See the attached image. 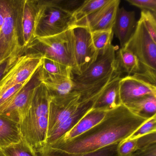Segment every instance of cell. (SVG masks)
Listing matches in <instances>:
<instances>
[{"label": "cell", "instance_id": "28", "mask_svg": "<svg viewBox=\"0 0 156 156\" xmlns=\"http://www.w3.org/2000/svg\"><path fill=\"white\" fill-rule=\"evenodd\" d=\"M119 143L112 144L94 152L79 156H119L117 150ZM38 155L39 156H60L51 152H45Z\"/></svg>", "mask_w": 156, "mask_h": 156}, {"label": "cell", "instance_id": "5", "mask_svg": "<svg viewBox=\"0 0 156 156\" xmlns=\"http://www.w3.org/2000/svg\"><path fill=\"white\" fill-rule=\"evenodd\" d=\"M124 47L133 53L139 62L140 73L134 75L156 85V42L141 19L137 22L133 35Z\"/></svg>", "mask_w": 156, "mask_h": 156}, {"label": "cell", "instance_id": "6", "mask_svg": "<svg viewBox=\"0 0 156 156\" xmlns=\"http://www.w3.org/2000/svg\"><path fill=\"white\" fill-rule=\"evenodd\" d=\"M73 22V14L61 8L57 0H38L35 39L62 33L71 29Z\"/></svg>", "mask_w": 156, "mask_h": 156}, {"label": "cell", "instance_id": "23", "mask_svg": "<svg viewBox=\"0 0 156 156\" xmlns=\"http://www.w3.org/2000/svg\"><path fill=\"white\" fill-rule=\"evenodd\" d=\"M109 1V0L84 1L82 5L73 13L72 28L84 21Z\"/></svg>", "mask_w": 156, "mask_h": 156}, {"label": "cell", "instance_id": "9", "mask_svg": "<svg viewBox=\"0 0 156 156\" xmlns=\"http://www.w3.org/2000/svg\"><path fill=\"white\" fill-rule=\"evenodd\" d=\"M42 56L37 54H23L0 81V95L17 85L27 82L42 64Z\"/></svg>", "mask_w": 156, "mask_h": 156}, {"label": "cell", "instance_id": "26", "mask_svg": "<svg viewBox=\"0 0 156 156\" xmlns=\"http://www.w3.org/2000/svg\"><path fill=\"white\" fill-rule=\"evenodd\" d=\"M156 132V115L149 119L126 139L139 138L152 132Z\"/></svg>", "mask_w": 156, "mask_h": 156}, {"label": "cell", "instance_id": "27", "mask_svg": "<svg viewBox=\"0 0 156 156\" xmlns=\"http://www.w3.org/2000/svg\"><path fill=\"white\" fill-rule=\"evenodd\" d=\"M156 14L151 12L147 10L141 11L140 19L142 20L146 30L155 42H156Z\"/></svg>", "mask_w": 156, "mask_h": 156}, {"label": "cell", "instance_id": "20", "mask_svg": "<svg viewBox=\"0 0 156 156\" xmlns=\"http://www.w3.org/2000/svg\"><path fill=\"white\" fill-rule=\"evenodd\" d=\"M116 64L119 73H126L127 76L139 74L140 67L136 55L125 47L116 52Z\"/></svg>", "mask_w": 156, "mask_h": 156}, {"label": "cell", "instance_id": "32", "mask_svg": "<svg viewBox=\"0 0 156 156\" xmlns=\"http://www.w3.org/2000/svg\"><path fill=\"white\" fill-rule=\"evenodd\" d=\"M19 57H9L0 63V81L14 65Z\"/></svg>", "mask_w": 156, "mask_h": 156}, {"label": "cell", "instance_id": "33", "mask_svg": "<svg viewBox=\"0 0 156 156\" xmlns=\"http://www.w3.org/2000/svg\"><path fill=\"white\" fill-rule=\"evenodd\" d=\"M155 143H156V132H152L138 138L137 150Z\"/></svg>", "mask_w": 156, "mask_h": 156}, {"label": "cell", "instance_id": "12", "mask_svg": "<svg viewBox=\"0 0 156 156\" xmlns=\"http://www.w3.org/2000/svg\"><path fill=\"white\" fill-rule=\"evenodd\" d=\"M120 2L119 0H109L101 9L75 26L87 27L91 32L113 30Z\"/></svg>", "mask_w": 156, "mask_h": 156}, {"label": "cell", "instance_id": "4", "mask_svg": "<svg viewBox=\"0 0 156 156\" xmlns=\"http://www.w3.org/2000/svg\"><path fill=\"white\" fill-rule=\"evenodd\" d=\"M40 54L43 57L69 66L73 74L75 63L73 29L53 36L35 38L23 54Z\"/></svg>", "mask_w": 156, "mask_h": 156}, {"label": "cell", "instance_id": "8", "mask_svg": "<svg viewBox=\"0 0 156 156\" xmlns=\"http://www.w3.org/2000/svg\"><path fill=\"white\" fill-rule=\"evenodd\" d=\"M75 69L73 75H80L94 63L99 54L93 44L91 32L87 27H73Z\"/></svg>", "mask_w": 156, "mask_h": 156}, {"label": "cell", "instance_id": "16", "mask_svg": "<svg viewBox=\"0 0 156 156\" xmlns=\"http://www.w3.org/2000/svg\"><path fill=\"white\" fill-rule=\"evenodd\" d=\"M121 78V76H118L107 87L95 103L94 109L108 112L122 105L119 94Z\"/></svg>", "mask_w": 156, "mask_h": 156}, {"label": "cell", "instance_id": "14", "mask_svg": "<svg viewBox=\"0 0 156 156\" xmlns=\"http://www.w3.org/2000/svg\"><path fill=\"white\" fill-rule=\"evenodd\" d=\"M106 113L107 112L92 108L82 118V119L79 120L73 128L66 132L50 146L61 145L82 135L102 121Z\"/></svg>", "mask_w": 156, "mask_h": 156}, {"label": "cell", "instance_id": "15", "mask_svg": "<svg viewBox=\"0 0 156 156\" xmlns=\"http://www.w3.org/2000/svg\"><path fill=\"white\" fill-rule=\"evenodd\" d=\"M103 92L97 96L93 98L92 99L86 101L79 108V109L74 114L72 115L62 124H61L54 131H53L47 137L45 146L42 150L46 148L47 147L51 145L59 138L61 137L66 132L73 128L79 122V120L82 119L84 116L90 110L93 108V107L97 100L98 98Z\"/></svg>", "mask_w": 156, "mask_h": 156}, {"label": "cell", "instance_id": "35", "mask_svg": "<svg viewBox=\"0 0 156 156\" xmlns=\"http://www.w3.org/2000/svg\"><path fill=\"white\" fill-rule=\"evenodd\" d=\"M0 156H5L4 153L2 152V150L1 149H0Z\"/></svg>", "mask_w": 156, "mask_h": 156}, {"label": "cell", "instance_id": "7", "mask_svg": "<svg viewBox=\"0 0 156 156\" xmlns=\"http://www.w3.org/2000/svg\"><path fill=\"white\" fill-rule=\"evenodd\" d=\"M116 46L111 45L104 53L99 55L96 61L80 75L74 76V84L86 86L103 81L118 70L116 64Z\"/></svg>", "mask_w": 156, "mask_h": 156}, {"label": "cell", "instance_id": "25", "mask_svg": "<svg viewBox=\"0 0 156 156\" xmlns=\"http://www.w3.org/2000/svg\"><path fill=\"white\" fill-rule=\"evenodd\" d=\"M5 156H39L38 153L23 140L2 149Z\"/></svg>", "mask_w": 156, "mask_h": 156}, {"label": "cell", "instance_id": "11", "mask_svg": "<svg viewBox=\"0 0 156 156\" xmlns=\"http://www.w3.org/2000/svg\"><path fill=\"white\" fill-rule=\"evenodd\" d=\"M119 94L121 103L126 105L146 96H156V87L136 76H126L120 79Z\"/></svg>", "mask_w": 156, "mask_h": 156}, {"label": "cell", "instance_id": "30", "mask_svg": "<svg viewBox=\"0 0 156 156\" xmlns=\"http://www.w3.org/2000/svg\"><path fill=\"white\" fill-rule=\"evenodd\" d=\"M130 5L136 6L142 10L149 11L156 14V0H127Z\"/></svg>", "mask_w": 156, "mask_h": 156}, {"label": "cell", "instance_id": "2", "mask_svg": "<svg viewBox=\"0 0 156 156\" xmlns=\"http://www.w3.org/2000/svg\"><path fill=\"white\" fill-rule=\"evenodd\" d=\"M51 98L42 83L36 87L28 107L19 120L22 138L37 153L44 147L47 137Z\"/></svg>", "mask_w": 156, "mask_h": 156}, {"label": "cell", "instance_id": "1", "mask_svg": "<svg viewBox=\"0 0 156 156\" xmlns=\"http://www.w3.org/2000/svg\"><path fill=\"white\" fill-rule=\"evenodd\" d=\"M149 119L132 113L125 105L108 111L102 121L82 135L59 145H52L39 154L79 156L126 139Z\"/></svg>", "mask_w": 156, "mask_h": 156}, {"label": "cell", "instance_id": "10", "mask_svg": "<svg viewBox=\"0 0 156 156\" xmlns=\"http://www.w3.org/2000/svg\"><path fill=\"white\" fill-rule=\"evenodd\" d=\"M41 83L40 66L25 85L0 108V115L19 123L21 116L30 104L35 88Z\"/></svg>", "mask_w": 156, "mask_h": 156}, {"label": "cell", "instance_id": "17", "mask_svg": "<svg viewBox=\"0 0 156 156\" xmlns=\"http://www.w3.org/2000/svg\"><path fill=\"white\" fill-rule=\"evenodd\" d=\"M38 11V0H24L22 24L25 50L33 41L35 20Z\"/></svg>", "mask_w": 156, "mask_h": 156}, {"label": "cell", "instance_id": "24", "mask_svg": "<svg viewBox=\"0 0 156 156\" xmlns=\"http://www.w3.org/2000/svg\"><path fill=\"white\" fill-rule=\"evenodd\" d=\"M113 35V30L96 31L91 32L93 44L98 54L104 53L112 45L111 42Z\"/></svg>", "mask_w": 156, "mask_h": 156}, {"label": "cell", "instance_id": "18", "mask_svg": "<svg viewBox=\"0 0 156 156\" xmlns=\"http://www.w3.org/2000/svg\"><path fill=\"white\" fill-rule=\"evenodd\" d=\"M22 140L19 123L0 115V149L17 144Z\"/></svg>", "mask_w": 156, "mask_h": 156}, {"label": "cell", "instance_id": "21", "mask_svg": "<svg viewBox=\"0 0 156 156\" xmlns=\"http://www.w3.org/2000/svg\"><path fill=\"white\" fill-rule=\"evenodd\" d=\"M125 106L134 114L149 119L156 115V96H146Z\"/></svg>", "mask_w": 156, "mask_h": 156}, {"label": "cell", "instance_id": "36", "mask_svg": "<svg viewBox=\"0 0 156 156\" xmlns=\"http://www.w3.org/2000/svg\"><path fill=\"white\" fill-rule=\"evenodd\" d=\"M133 156V155H132V154H131V155H128V156Z\"/></svg>", "mask_w": 156, "mask_h": 156}, {"label": "cell", "instance_id": "31", "mask_svg": "<svg viewBox=\"0 0 156 156\" xmlns=\"http://www.w3.org/2000/svg\"><path fill=\"white\" fill-rule=\"evenodd\" d=\"M84 1L80 0H57L58 4L61 8L73 14Z\"/></svg>", "mask_w": 156, "mask_h": 156}, {"label": "cell", "instance_id": "34", "mask_svg": "<svg viewBox=\"0 0 156 156\" xmlns=\"http://www.w3.org/2000/svg\"><path fill=\"white\" fill-rule=\"evenodd\" d=\"M132 155L133 156H156V143L137 150Z\"/></svg>", "mask_w": 156, "mask_h": 156}, {"label": "cell", "instance_id": "3", "mask_svg": "<svg viewBox=\"0 0 156 156\" xmlns=\"http://www.w3.org/2000/svg\"><path fill=\"white\" fill-rule=\"evenodd\" d=\"M24 0H0L5 14L0 29V63L10 57H19L25 51L23 34Z\"/></svg>", "mask_w": 156, "mask_h": 156}, {"label": "cell", "instance_id": "29", "mask_svg": "<svg viewBox=\"0 0 156 156\" xmlns=\"http://www.w3.org/2000/svg\"><path fill=\"white\" fill-rule=\"evenodd\" d=\"M137 139H126L120 141L118 146L119 156L131 155L137 150Z\"/></svg>", "mask_w": 156, "mask_h": 156}, {"label": "cell", "instance_id": "13", "mask_svg": "<svg viewBox=\"0 0 156 156\" xmlns=\"http://www.w3.org/2000/svg\"><path fill=\"white\" fill-rule=\"evenodd\" d=\"M137 22L135 12L126 10L123 7L119 9L113 31L123 48L129 41L135 31Z\"/></svg>", "mask_w": 156, "mask_h": 156}, {"label": "cell", "instance_id": "19", "mask_svg": "<svg viewBox=\"0 0 156 156\" xmlns=\"http://www.w3.org/2000/svg\"><path fill=\"white\" fill-rule=\"evenodd\" d=\"M41 74V81L74 77L70 67L44 57L42 60Z\"/></svg>", "mask_w": 156, "mask_h": 156}, {"label": "cell", "instance_id": "22", "mask_svg": "<svg viewBox=\"0 0 156 156\" xmlns=\"http://www.w3.org/2000/svg\"><path fill=\"white\" fill-rule=\"evenodd\" d=\"M73 77L55 80H43L51 98L62 97L69 94L74 87Z\"/></svg>", "mask_w": 156, "mask_h": 156}]
</instances>
